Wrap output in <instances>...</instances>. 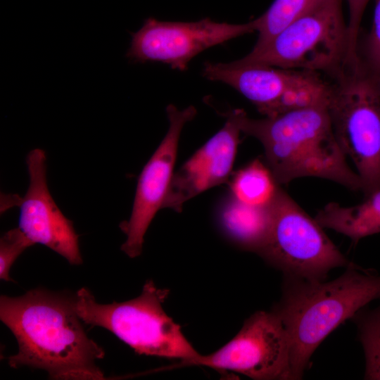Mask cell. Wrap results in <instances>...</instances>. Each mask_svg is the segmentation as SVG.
Instances as JSON below:
<instances>
[{
    "label": "cell",
    "mask_w": 380,
    "mask_h": 380,
    "mask_svg": "<svg viewBox=\"0 0 380 380\" xmlns=\"http://www.w3.org/2000/svg\"><path fill=\"white\" fill-rule=\"evenodd\" d=\"M315 220L323 228L349 237L353 242L380 233V189L353 206L331 202L318 211Z\"/></svg>",
    "instance_id": "obj_15"
},
{
    "label": "cell",
    "mask_w": 380,
    "mask_h": 380,
    "mask_svg": "<svg viewBox=\"0 0 380 380\" xmlns=\"http://www.w3.org/2000/svg\"><path fill=\"white\" fill-rule=\"evenodd\" d=\"M231 113L241 132L260 141L266 165L279 185L313 177L362 191L360 177L348 166L335 137L327 106L298 108L262 119L251 118L241 109Z\"/></svg>",
    "instance_id": "obj_2"
},
{
    "label": "cell",
    "mask_w": 380,
    "mask_h": 380,
    "mask_svg": "<svg viewBox=\"0 0 380 380\" xmlns=\"http://www.w3.org/2000/svg\"><path fill=\"white\" fill-rule=\"evenodd\" d=\"M348 6V64L357 61V46L360 39V24L369 0H343Z\"/></svg>",
    "instance_id": "obj_21"
},
{
    "label": "cell",
    "mask_w": 380,
    "mask_h": 380,
    "mask_svg": "<svg viewBox=\"0 0 380 380\" xmlns=\"http://www.w3.org/2000/svg\"><path fill=\"white\" fill-rule=\"evenodd\" d=\"M184 364L233 372L255 380H291V341L275 312L260 310L222 347Z\"/></svg>",
    "instance_id": "obj_9"
},
{
    "label": "cell",
    "mask_w": 380,
    "mask_h": 380,
    "mask_svg": "<svg viewBox=\"0 0 380 380\" xmlns=\"http://www.w3.org/2000/svg\"><path fill=\"white\" fill-rule=\"evenodd\" d=\"M369 76L372 77L375 87H376L377 90L380 93V75H369Z\"/></svg>",
    "instance_id": "obj_22"
},
{
    "label": "cell",
    "mask_w": 380,
    "mask_h": 380,
    "mask_svg": "<svg viewBox=\"0 0 380 380\" xmlns=\"http://www.w3.org/2000/svg\"><path fill=\"white\" fill-rule=\"evenodd\" d=\"M271 202L251 205L230 195L219 211L218 222L222 232L241 248L258 253L271 227Z\"/></svg>",
    "instance_id": "obj_14"
},
{
    "label": "cell",
    "mask_w": 380,
    "mask_h": 380,
    "mask_svg": "<svg viewBox=\"0 0 380 380\" xmlns=\"http://www.w3.org/2000/svg\"><path fill=\"white\" fill-rule=\"evenodd\" d=\"M331 82L327 109L334 134L367 196L380 189V93L359 66Z\"/></svg>",
    "instance_id": "obj_6"
},
{
    "label": "cell",
    "mask_w": 380,
    "mask_h": 380,
    "mask_svg": "<svg viewBox=\"0 0 380 380\" xmlns=\"http://www.w3.org/2000/svg\"><path fill=\"white\" fill-rule=\"evenodd\" d=\"M371 30L357 46L358 66L369 75H380V0H374Z\"/></svg>",
    "instance_id": "obj_19"
},
{
    "label": "cell",
    "mask_w": 380,
    "mask_h": 380,
    "mask_svg": "<svg viewBox=\"0 0 380 380\" xmlns=\"http://www.w3.org/2000/svg\"><path fill=\"white\" fill-rule=\"evenodd\" d=\"M169 293L149 280L137 298L101 304L89 289L81 288L75 295V310L84 324L108 330L139 355L178 358L186 363L200 353L165 313L163 304Z\"/></svg>",
    "instance_id": "obj_4"
},
{
    "label": "cell",
    "mask_w": 380,
    "mask_h": 380,
    "mask_svg": "<svg viewBox=\"0 0 380 380\" xmlns=\"http://www.w3.org/2000/svg\"><path fill=\"white\" fill-rule=\"evenodd\" d=\"M343 0H324L278 33L265 47L237 60L317 72L335 80L348 68Z\"/></svg>",
    "instance_id": "obj_5"
},
{
    "label": "cell",
    "mask_w": 380,
    "mask_h": 380,
    "mask_svg": "<svg viewBox=\"0 0 380 380\" xmlns=\"http://www.w3.org/2000/svg\"><path fill=\"white\" fill-rule=\"evenodd\" d=\"M0 319L18 343V353L8 358L11 367L42 369L52 379H106L96 364L105 352L87 336L75 296L40 288L1 296Z\"/></svg>",
    "instance_id": "obj_1"
},
{
    "label": "cell",
    "mask_w": 380,
    "mask_h": 380,
    "mask_svg": "<svg viewBox=\"0 0 380 380\" xmlns=\"http://www.w3.org/2000/svg\"><path fill=\"white\" fill-rule=\"evenodd\" d=\"M271 205L270 230L258 254L284 277L322 281L332 269L350 265L324 228L280 186Z\"/></svg>",
    "instance_id": "obj_7"
},
{
    "label": "cell",
    "mask_w": 380,
    "mask_h": 380,
    "mask_svg": "<svg viewBox=\"0 0 380 380\" xmlns=\"http://www.w3.org/2000/svg\"><path fill=\"white\" fill-rule=\"evenodd\" d=\"M380 298V274L350 263L329 281L284 277L282 295L272 309L291 341V379H302L323 340L371 301Z\"/></svg>",
    "instance_id": "obj_3"
},
{
    "label": "cell",
    "mask_w": 380,
    "mask_h": 380,
    "mask_svg": "<svg viewBox=\"0 0 380 380\" xmlns=\"http://www.w3.org/2000/svg\"><path fill=\"white\" fill-rule=\"evenodd\" d=\"M226 117L223 127L174 173L163 208L181 212L189 199L227 182L241 132L231 111Z\"/></svg>",
    "instance_id": "obj_13"
},
{
    "label": "cell",
    "mask_w": 380,
    "mask_h": 380,
    "mask_svg": "<svg viewBox=\"0 0 380 380\" xmlns=\"http://www.w3.org/2000/svg\"><path fill=\"white\" fill-rule=\"evenodd\" d=\"M46 155L34 148L26 156L30 177L27 192L23 198L10 195L4 203L20 208L18 227L34 243L42 244L57 253L73 265L82 263L79 235L72 220L68 219L55 203L46 181Z\"/></svg>",
    "instance_id": "obj_12"
},
{
    "label": "cell",
    "mask_w": 380,
    "mask_h": 380,
    "mask_svg": "<svg viewBox=\"0 0 380 380\" xmlns=\"http://www.w3.org/2000/svg\"><path fill=\"white\" fill-rule=\"evenodd\" d=\"M166 111L170 122L167 132L138 177L129 220L120 224L127 236L121 250L132 258L141 253L146 232L157 212L163 208L174 175L182 130L196 114L193 106L179 110L170 104Z\"/></svg>",
    "instance_id": "obj_11"
},
{
    "label": "cell",
    "mask_w": 380,
    "mask_h": 380,
    "mask_svg": "<svg viewBox=\"0 0 380 380\" xmlns=\"http://www.w3.org/2000/svg\"><path fill=\"white\" fill-rule=\"evenodd\" d=\"M34 243L19 227L5 232L0 239V278L6 281H13L9 272L18 256Z\"/></svg>",
    "instance_id": "obj_20"
},
{
    "label": "cell",
    "mask_w": 380,
    "mask_h": 380,
    "mask_svg": "<svg viewBox=\"0 0 380 380\" xmlns=\"http://www.w3.org/2000/svg\"><path fill=\"white\" fill-rule=\"evenodd\" d=\"M202 75L236 89L265 117L301 108L327 106L331 80L304 70L243 63L206 62Z\"/></svg>",
    "instance_id": "obj_8"
},
{
    "label": "cell",
    "mask_w": 380,
    "mask_h": 380,
    "mask_svg": "<svg viewBox=\"0 0 380 380\" xmlns=\"http://www.w3.org/2000/svg\"><path fill=\"white\" fill-rule=\"evenodd\" d=\"M255 31L254 20L244 24H230L210 18L169 22L148 18L132 34L126 56L133 62H162L184 71L191 60L204 50Z\"/></svg>",
    "instance_id": "obj_10"
},
{
    "label": "cell",
    "mask_w": 380,
    "mask_h": 380,
    "mask_svg": "<svg viewBox=\"0 0 380 380\" xmlns=\"http://www.w3.org/2000/svg\"><path fill=\"white\" fill-rule=\"evenodd\" d=\"M279 186L270 168L259 159L235 172L230 182L232 194L251 205L269 203Z\"/></svg>",
    "instance_id": "obj_16"
},
{
    "label": "cell",
    "mask_w": 380,
    "mask_h": 380,
    "mask_svg": "<svg viewBox=\"0 0 380 380\" xmlns=\"http://www.w3.org/2000/svg\"><path fill=\"white\" fill-rule=\"evenodd\" d=\"M324 0H274L268 9L254 20L258 37L251 51L265 47L290 23L312 10Z\"/></svg>",
    "instance_id": "obj_17"
},
{
    "label": "cell",
    "mask_w": 380,
    "mask_h": 380,
    "mask_svg": "<svg viewBox=\"0 0 380 380\" xmlns=\"http://www.w3.org/2000/svg\"><path fill=\"white\" fill-rule=\"evenodd\" d=\"M365 358V379L380 380V305L372 310L365 307L351 318Z\"/></svg>",
    "instance_id": "obj_18"
}]
</instances>
